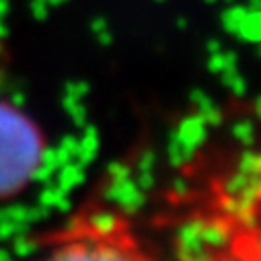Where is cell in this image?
Returning <instances> with one entry per match:
<instances>
[{
	"label": "cell",
	"instance_id": "cell-1",
	"mask_svg": "<svg viewBox=\"0 0 261 261\" xmlns=\"http://www.w3.org/2000/svg\"><path fill=\"white\" fill-rule=\"evenodd\" d=\"M206 206L208 241L193 261H261V152L214 185Z\"/></svg>",
	"mask_w": 261,
	"mask_h": 261
},
{
	"label": "cell",
	"instance_id": "cell-2",
	"mask_svg": "<svg viewBox=\"0 0 261 261\" xmlns=\"http://www.w3.org/2000/svg\"><path fill=\"white\" fill-rule=\"evenodd\" d=\"M33 261H161L123 214L93 208L64 224Z\"/></svg>",
	"mask_w": 261,
	"mask_h": 261
},
{
	"label": "cell",
	"instance_id": "cell-3",
	"mask_svg": "<svg viewBox=\"0 0 261 261\" xmlns=\"http://www.w3.org/2000/svg\"><path fill=\"white\" fill-rule=\"evenodd\" d=\"M37 156L35 129L15 109L0 107V193L23 185L37 165Z\"/></svg>",
	"mask_w": 261,
	"mask_h": 261
}]
</instances>
